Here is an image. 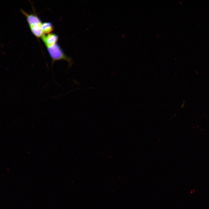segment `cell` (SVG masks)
Masks as SVG:
<instances>
[{"label":"cell","instance_id":"3957f363","mask_svg":"<svg viewBox=\"0 0 209 209\" xmlns=\"http://www.w3.org/2000/svg\"><path fill=\"white\" fill-rule=\"evenodd\" d=\"M41 38L46 47L57 43L59 37L56 34L51 33L48 34H44Z\"/></svg>","mask_w":209,"mask_h":209},{"label":"cell","instance_id":"7a4b0ae2","mask_svg":"<svg viewBox=\"0 0 209 209\" xmlns=\"http://www.w3.org/2000/svg\"><path fill=\"white\" fill-rule=\"evenodd\" d=\"M46 48L52 60V65L55 62L61 60H64L68 62L69 67L72 65L73 61L72 58L65 54L57 42Z\"/></svg>","mask_w":209,"mask_h":209},{"label":"cell","instance_id":"277c9868","mask_svg":"<svg viewBox=\"0 0 209 209\" xmlns=\"http://www.w3.org/2000/svg\"><path fill=\"white\" fill-rule=\"evenodd\" d=\"M41 28L42 32L44 34L51 33L54 30V26L50 22H42Z\"/></svg>","mask_w":209,"mask_h":209},{"label":"cell","instance_id":"6da1fadb","mask_svg":"<svg viewBox=\"0 0 209 209\" xmlns=\"http://www.w3.org/2000/svg\"><path fill=\"white\" fill-rule=\"evenodd\" d=\"M22 13L25 16L30 30L37 38H41L44 34L41 28L42 22L35 14H29L21 9Z\"/></svg>","mask_w":209,"mask_h":209}]
</instances>
